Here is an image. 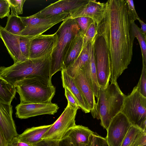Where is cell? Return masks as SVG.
<instances>
[{"mask_svg": "<svg viewBox=\"0 0 146 146\" xmlns=\"http://www.w3.org/2000/svg\"><path fill=\"white\" fill-rule=\"evenodd\" d=\"M59 107L57 104L48 103H20L15 107L16 117L20 119H27L38 115H53Z\"/></svg>", "mask_w": 146, "mask_h": 146, "instance_id": "cell-12", "label": "cell"}, {"mask_svg": "<svg viewBox=\"0 0 146 146\" xmlns=\"http://www.w3.org/2000/svg\"><path fill=\"white\" fill-rule=\"evenodd\" d=\"M58 146H75L71 141L69 138L65 136L59 141Z\"/></svg>", "mask_w": 146, "mask_h": 146, "instance_id": "cell-40", "label": "cell"}, {"mask_svg": "<svg viewBox=\"0 0 146 146\" xmlns=\"http://www.w3.org/2000/svg\"><path fill=\"white\" fill-rule=\"evenodd\" d=\"M106 3H101L94 0L88 1L70 14L71 17L74 19L80 17L92 18L97 25L102 19L105 13Z\"/></svg>", "mask_w": 146, "mask_h": 146, "instance_id": "cell-16", "label": "cell"}, {"mask_svg": "<svg viewBox=\"0 0 146 146\" xmlns=\"http://www.w3.org/2000/svg\"><path fill=\"white\" fill-rule=\"evenodd\" d=\"M131 125L126 116L119 112L111 119L106 129L105 138L109 146H120Z\"/></svg>", "mask_w": 146, "mask_h": 146, "instance_id": "cell-10", "label": "cell"}, {"mask_svg": "<svg viewBox=\"0 0 146 146\" xmlns=\"http://www.w3.org/2000/svg\"><path fill=\"white\" fill-rule=\"evenodd\" d=\"M80 89L88 105L93 117L97 118L96 103L95 96L82 68L76 70L71 76Z\"/></svg>", "mask_w": 146, "mask_h": 146, "instance_id": "cell-14", "label": "cell"}, {"mask_svg": "<svg viewBox=\"0 0 146 146\" xmlns=\"http://www.w3.org/2000/svg\"><path fill=\"white\" fill-rule=\"evenodd\" d=\"M10 6L7 0H0V19L10 15Z\"/></svg>", "mask_w": 146, "mask_h": 146, "instance_id": "cell-33", "label": "cell"}, {"mask_svg": "<svg viewBox=\"0 0 146 146\" xmlns=\"http://www.w3.org/2000/svg\"><path fill=\"white\" fill-rule=\"evenodd\" d=\"M125 95L117 82H111L105 89L100 88L97 98V119L101 125L106 129L112 119L120 112Z\"/></svg>", "mask_w": 146, "mask_h": 146, "instance_id": "cell-4", "label": "cell"}, {"mask_svg": "<svg viewBox=\"0 0 146 146\" xmlns=\"http://www.w3.org/2000/svg\"><path fill=\"white\" fill-rule=\"evenodd\" d=\"M17 92L15 87L0 77V102L11 104Z\"/></svg>", "mask_w": 146, "mask_h": 146, "instance_id": "cell-24", "label": "cell"}, {"mask_svg": "<svg viewBox=\"0 0 146 146\" xmlns=\"http://www.w3.org/2000/svg\"><path fill=\"white\" fill-rule=\"evenodd\" d=\"M132 27L135 37L138 40L141 47L143 67L146 68V38L142 33L140 28L136 24L135 22H133Z\"/></svg>", "mask_w": 146, "mask_h": 146, "instance_id": "cell-26", "label": "cell"}, {"mask_svg": "<svg viewBox=\"0 0 146 146\" xmlns=\"http://www.w3.org/2000/svg\"><path fill=\"white\" fill-rule=\"evenodd\" d=\"M120 112L132 125L146 131V97L140 93L137 85L129 95L125 96Z\"/></svg>", "mask_w": 146, "mask_h": 146, "instance_id": "cell-6", "label": "cell"}, {"mask_svg": "<svg viewBox=\"0 0 146 146\" xmlns=\"http://www.w3.org/2000/svg\"><path fill=\"white\" fill-rule=\"evenodd\" d=\"M137 20L141 24V27L140 29L141 32L144 37L146 38V25L143 21L139 17L137 19Z\"/></svg>", "mask_w": 146, "mask_h": 146, "instance_id": "cell-41", "label": "cell"}, {"mask_svg": "<svg viewBox=\"0 0 146 146\" xmlns=\"http://www.w3.org/2000/svg\"><path fill=\"white\" fill-rule=\"evenodd\" d=\"M92 134L90 136L88 143L87 144H81L79 145L78 146H92L93 135Z\"/></svg>", "mask_w": 146, "mask_h": 146, "instance_id": "cell-43", "label": "cell"}, {"mask_svg": "<svg viewBox=\"0 0 146 146\" xmlns=\"http://www.w3.org/2000/svg\"><path fill=\"white\" fill-rule=\"evenodd\" d=\"M94 44V42L92 47L89 61L86 65L82 68L95 97L97 98H98L100 87L98 84L97 79Z\"/></svg>", "mask_w": 146, "mask_h": 146, "instance_id": "cell-21", "label": "cell"}, {"mask_svg": "<svg viewBox=\"0 0 146 146\" xmlns=\"http://www.w3.org/2000/svg\"><path fill=\"white\" fill-rule=\"evenodd\" d=\"M51 54L28 59L7 67H0V76L13 85L15 82L30 76L42 78L52 85L50 75Z\"/></svg>", "mask_w": 146, "mask_h": 146, "instance_id": "cell-2", "label": "cell"}, {"mask_svg": "<svg viewBox=\"0 0 146 146\" xmlns=\"http://www.w3.org/2000/svg\"><path fill=\"white\" fill-rule=\"evenodd\" d=\"M94 132L88 127L76 125L70 129L65 136L68 137L75 146H78L80 144H87L90 136Z\"/></svg>", "mask_w": 146, "mask_h": 146, "instance_id": "cell-22", "label": "cell"}, {"mask_svg": "<svg viewBox=\"0 0 146 146\" xmlns=\"http://www.w3.org/2000/svg\"><path fill=\"white\" fill-rule=\"evenodd\" d=\"M21 17L25 29L18 35L32 38L42 35L56 24L71 16L70 13H64L44 18L36 17L32 15Z\"/></svg>", "mask_w": 146, "mask_h": 146, "instance_id": "cell-7", "label": "cell"}, {"mask_svg": "<svg viewBox=\"0 0 146 146\" xmlns=\"http://www.w3.org/2000/svg\"><path fill=\"white\" fill-rule=\"evenodd\" d=\"M126 0H109L104 17L97 26V35L102 36L107 47L110 70V81L117 79L132 60L135 38Z\"/></svg>", "mask_w": 146, "mask_h": 146, "instance_id": "cell-1", "label": "cell"}, {"mask_svg": "<svg viewBox=\"0 0 146 146\" xmlns=\"http://www.w3.org/2000/svg\"><path fill=\"white\" fill-rule=\"evenodd\" d=\"M8 146H32V145L22 142L16 137L8 143Z\"/></svg>", "mask_w": 146, "mask_h": 146, "instance_id": "cell-39", "label": "cell"}, {"mask_svg": "<svg viewBox=\"0 0 146 146\" xmlns=\"http://www.w3.org/2000/svg\"><path fill=\"white\" fill-rule=\"evenodd\" d=\"M137 86L140 93L146 97V68L143 67L140 77Z\"/></svg>", "mask_w": 146, "mask_h": 146, "instance_id": "cell-32", "label": "cell"}, {"mask_svg": "<svg viewBox=\"0 0 146 146\" xmlns=\"http://www.w3.org/2000/svg\"><path fill=\"white\" fill-rule=\"evenodd\" d=\"M146 146V145H141V146Z\"/></svg>", "mask_w": 146, "mask_h": 146, "instance_id": "cell-44", "label": "cell"}, {"mask_svg": "<svg viewBox=\"0 0 146 146\" xmlns=\"http://www.w3.org/2000/svg\"><path fill=\"white\" fill-rule=\"evenodd\" d=\"M4 28L7 32L15 35H18L25 29L21 17L11 14L8 17Z\"/></svg>", "mask_w": 146, "mask_h": 146, "instance_id": "cell-25", "label": "cell"}, {"mask_svg": "<svg viewBox=\"0 0 146 146\" xmlns=\"http://www.w3.org/2000/svg\"><path fill=\"white\" fill-rule=\"evenodd\" d=\"M31 38L21 36L20 38V48L23 55L27 59H29L30 40Z\"/></svg>", "mask_w": 146, "mask_h": 146, "instance_id": "cell-31", "label": "cell"}, {"mask_svg": "<svg viewBox=\"0 0 146 146\" xmlns=\"http://www.w3.org/2000/svg\"><path fill=\"white\" fill-rule=\"evenodd\" d=\"M51 125L28 128L17 137L21 141L28 144L33 145L36 144L42 140V137Z\"/></svg>", "mask_w": 146, "mask_h": 146, "instance_id": "cell-20", "label": "cell"}, {"mask_svg": "<svg viewBox=\"0 0 146 146\" xmlns=\"http://www.w3.org/2000/svg\"><path fill=\"white\" fill-rule=\"evenodd\" d=\"M97 26L96 23L94 22L89 27L83 37L82 49L94 39L97 33Z\"/></svg>", "mask_w": 146, "mask_h": 146, "instance_id": "cell-28", "label": "cell"}, {"mask_svg": "<svg viewBox=\"0 0 146 146\" xmlns=\"http://www.w3.org/2000/svg\"><path fill=\"white\" fill-rule=\"evenodd\" d=\"M59 141L52 139H43L32 146H58Z\"/></svg>", "mask_w": 146, "mask_h": 146, "instance_id": "cell-37", "label": "cell"}, {"mask_svg": "<svg viewBox=\"0 0 146 146\" xmlns=\"http://www.w3.org/2000/svg\"><path fill=\"white\" fill-rule=\"evenodd\" d=\"M0 77H1L0 76Z\"/></svg>", "mask_w": 146, "mask_h": 146, "instance_id": "cell-45", "label": "cell"}, {"mask_svg": "<svg viewBox=\"0 0 146 146\" xmlns=\"http://www.w3.org/2000/svg\"><path fill=\"white\" fill-rule=\"evenodd\" d=\"M12 106L0 102V129L8 143L18 135L13 119Z\"/></svg>", "mask_w": 146, "mask_h": 146, "instance_id": "cell-15", "label": "cell"}, {"mask_svg": "<svg viewBox=\"0 0 146 146\" xmlns=\"http://www.w3.org/2000/svg\"><path fill=\"white\" fill-rule=\"evenodd\" d=\"M61 78L64 88H66L71 92L80 107L85 113L90 112L88 104L80 89L73 78L70 76L65 70H61Z\"/></svg>", "mask_w": 146, "mask_h": 146, "instance_id": "cell-18", "label": "cell"}, {"mask_svg": "<svg viewBox=\"0 0 146 146\" xmlns=\"http://www.w3.org/2000/svg\"><path fill=\"white\" fill-rule=\"evenodd\" d=\"M88 0H60L50 4L32 15L40 18H46L68 13L70 14L86 3Z\"/></svg>", "mask_w": 146, "mask_h": 146, "instance_id": "cell-11", "label": "cell"}, {"mask_svg": "<svg viewBox=\"0 0 146 146\" xmlns=\"http://www.w3.org/2000/svg\"><path fill=\"white\" fill-rule=\"evenodd\" d=\"M65 91V96L68 102L70 104L72 105L80 108L79 104L70 92L66 87H64Z\"/></svg>", "mask_w": 146, "mask_h": 146, "instance_id": "cell-38", "label": "cell"}, {"mask_svg": "<svg viewBox=\"0 0 146 146\" xmlns=\"http://www.w3.org/2000/svg\"><path fill=\"white\" fill-rule=\"evenodd\" d=\"M145 145H146V132L143 131L130 146H139Z\"/></svg>", "mask_w": 146, "mask_h": 146, "instance_id": "cell-36", "label": "cell"}, {"mask_svg": "<svg viewBox=\"0 0 146 146\" xmlns=\"http://www.w3.org/2000/svg\"><path fill=\"white\" fill-rule=\"evenodd\" d=\"M143 131L139 127L131 125L126 133L120 146H130Z\"/></svg>", "mask_w": 146, "mask_h": 146, "instance_id": "cell-27", "label": "cell"}, {"mask_svg": "<svg viewBox=\"0 0 146 146\" xmlns=\"http://www.w3.org/2000/svg\"><path fill=\"white\" fill-rule=\"evenodd\" d=\"M80 108L68 102L67 105L60 117L52 124L42 138L43 139L60 140L69 131L74 127L77 111Z\"/></svg>", "mask_w": 146, "mask_h": 146, "instance_id": "cell-8", "label": "cell"}, {"mask_svg": "<svg viewBox=\"0 0 146 146\" xmlns=\"http://www.w3.org/2000/svg\"><path fill=\"white\" fill-rule=\"evenodd\" d=\"M56 33L51 35H41L30 40L29 58L35 59L52 54L57 44Z\"/></svg>", "mask_w": 146, "mask_h": 146, "instance_id": "cell-13", "label": "cell"}, {"mask_svg": "<svg viewBox=\"0 0 146 146\" xmlns=\"http://www.w3.org/2000/svg\"><path fill=\"white\" fill-rule=\"evenodd\" d=\"M74 19L79 29L80 33L83 37L90 25L94 22L92 18L88 17H80Z\"/></svg>", "mask_w": 146, "mask_h": 146, "instance_id": "cell-29", "label": "cell"}, {"mask_svg": "<svg viewBox=\"0 0 146 146\" xmlns=\"http://www.w3.org/2000/svg\"><path fill=\"white\" fill-rule=\"evenodd\" d=\"M58 37L56 46L51 54L50 75L52 76L61 71L66 52L73 38L80 33L74 19L71 17L63 21L56 32Z\"/></svg>", "mask_w": 146, "mask_h": 146, "instance_id": "cell-5", "label": "cell"}, {"mask_svg": "<svg viewBox=\"0 0 146 146\" xmlns=\"http://www.w3.org/2000/svg\"><path fill=\"white\" fill-rule=\"evenodd\" d=\"M11 10V15L18 16L23 13V7L26 0H7Z\"/></svg>", "mask_w": 146, "mask_h": 146, "instance_id": "cell-30", "label": "cell"}, {"mask_svg": "<svg viewBox=\"0 0 146 146\" xmlns=\"http://www.w3.org/2000/svg\"><path fill=\"white\" fill-rule=\"evenodd\" d=\"M94 47L98 84L100 88L104 89L109 84L110 70L106 43L102 36L96 35Z\"/></svg>", "mask_w": 146, "mask_h": 146, "instance_id": "cell-9", "label": "cell"}, {"mask_svg": "<svg viewBox=\"0 0 146 146\" xmlns=\"http://www.w3.org/2000/svg\"><path fill=\"white\" fill-rule=\"evenodd\" d=\"M83 38L79 33L72 41L64 57L62 70H66L75 61L82 50Z\"/></svg>", "mask_w": 146, "mask_h": 146, "instance_id": "cell-19", "label": "cell"}, {"mask_svg": "<svg viewBox=\"0 0 146 146\" xmlns=\"http://www.w3.org/2000/svg\"><path fill=\"white\" fill-rule=\"evenodd\" d=\"M0 146H8V143L0 129Z\"/></svg>", "mask_w": 146, "mask_h": 146, "instance_id": "cell-42", "label": "cell"}, {"mask_svg": "<svg viewBox=\"0 0 146 146\" xmlns=\"http://www.w3.org/2000/svg\"><path fill=\"white\" fill-rule=\"evenodd\" d=\"M21 36L11 34L0 25V38L13 59L14 63L23 62L27 59L22 54L20 48Z\"/></svg>", "mask_w": 146, "mask_h": 146, "instance_id": "cell-17", "label": "cell"}, {"mask_svg": "<svg viewBox=\"0 0 146 146\" xmlns=\"http://www.w3.org/2000/svg\"><path fill=\"white\" fill-rule=\"evenodd\" d=\"M92 146H109L105 138L94 132Z\"/></svg>", "mask_w": 146, "mask_h": 146, "instance_id": "cell-34", "label": "cell"}, {"mask_svg": "<svg viewBox=\"0 0 146 146\" xmlns=\"http://www.w3.org/2000/svg\"><path fill=\"white\" fill-rule=\"evenodd\" d=\"M19 94L20 103H48L56 92V88L43 79L30 76L13 85Z\"/></svg>", "mask_w": 146, "mask_h": 146, "instance_id": "cell-3", "label": "cell"}, {"mask_svg": "<svg viewBox=\"0 0 146 146\" xmlns=\"http://www.w3.org/2000/svg\"><path fill=\"white\" fill-rule=\"evenodd\" d=\"M127 3L128 10L131 17L133 20L135 21L139 17L135 10V7L132 0H126Z\"/></svg>", "mask_w": 146, "mask_h": 146, "instance_id": "cell-35", "label": "cell"}, {"mask_svg": "<svg viewBox=\"0 0 146 146\" xmlns=\"http://www.w3.org/2000/svg\"><path fill=\"white\" fill-rule=\"evenodd\" d=\"M95 38L92 41L89 43L82 49L75 61L65 70L67 73L70 76L76 70L82 68L88 62L90 59L92 47L94 42Z\"/></svg>", "mask_w": 146, "mask_h": 146, "instance_id": "cell-23", "label": "cell"}]
</instances>
